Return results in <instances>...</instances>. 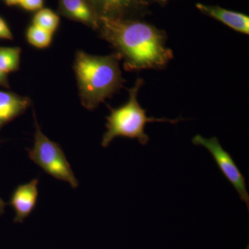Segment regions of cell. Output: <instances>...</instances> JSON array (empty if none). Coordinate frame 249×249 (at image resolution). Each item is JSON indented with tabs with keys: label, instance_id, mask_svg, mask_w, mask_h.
<instances>
[{
	"label": "cell",
	"instance_id": "6da1fadb",
	"mask_svg": "<svg viewBox=\"0 0 249 249\" xmlns=\"http://www.w3.org/2000/svg\"><path fill=\"white\" fill-rule=\"evenodd\" d=\"M97 31L124 60L126 71L160 70L174 58L164 31L143 21L101 18Z\"/></svg>",
	"mask_w": 249,
	"mask_h": 249
},
{
	"label": "cell",
	"instance_id": "7a4b0ae2",
	"mask_svg": "<svg viewBox=\"0 0 249 249\" xmlns=\"http://www.w3.org/2000/svg\"><path fill=\"white\" fill-rule=\"evenodd\" d=\"M120 60L115 53L93 55L77 51L73 69L83 107L93 110L124 87L125 80L119 66Z\"/></svg>",
	"mask_w": 249,
	"mask_h": 249
},
{
	"label": "cell",
	"instance_id": "3957f363",
	"mask_svg": "<svg viewBox=\"0 0 249 249\" xmlns=\"http://www.w3.org/2000/svg\"><path fill=\"white\" fill-rule=\"evenodd\" d=\"M142 78L136 80L134 86L129 90L128 101L121 107L110 108V114L106 118V133L103 135L101 145L104 147L116 137H123L131 139H138L142 145H146L150 137L145 132V124L152 122H169L177 124L181 119L170 120L168 119H156L147 117L146 110L139 105L138 93L143 85Z\"/></svg>",
	"mask_w": 249,
	"mask_h": 249
},
{
	"label": "cell",
	"instance_id": "277c9868",
	"mask_svg": "<svg viewBox=\"0 0 249 249\" xmlns=\"http://www.w3.org/2000/svg\"><path fill=\"white\" fill-rule=\"evenodd\" d=\"M33 114L36 126L35 139L34 146L29 150V159L46 173L68 183L73 188H78L79 183L62 147L43 134L37 123L35 111H33Z\"/></svg>",
	"mask_w": 249,
	"mask_h": 249
},
{
	"label": "cell",
	"instance_id": "5b68a950",
	"mask_svg": "<svg viewBox=\"0 0 249 249\" xmlns=\"http://www.w3.org/2000/svg\"><path fill=\"white\" fill-rule=\"evenodd\" d=\"M192 142L195 145L206 147L211 152L223 175L234 186L240 195V199L245 201L249 209V196L246 186L245 177L237 168L231 156L223 148L218 139L216 137L206 139L198 134L193 137Z\"/></svg>",
	"mask_w": 249,
	"mask_h": 249
},
{
	"label": "cell",
	"instance_id": "8992f818",
	"mask_svg": "<svg viewBox=\"0 0 249 249\" xmlns=\"http://www.w3.org/2000/svg\"><path fill=\"white\" fill-rule=\"evenodd\" d=\"M98 17L133 18L148 4L149 0H88Z\"/></svg>",
	"mask_w": 249,
	"mask_h": 249
},
{
	"label": "cell",
	"instance_id": "52a82bcc",
	"mask_svg": "<svg viewBox=\"0 0 249 249\" xmlns=\"http://www.w3.org/2000/svg\"><path fill=\"white\" fill-rule=\"evenodd\" d=\"M38 178H34L30 182L19 185L14 190L10 204L16 212L15 222H22L35 209L38 196Z\"/></svg>",
	"mask_w": 249,
	"mask_h": 249
},
{
	"label": "cell",
	"instance_id": "ba28073f",
	"mask_svg": "<svg viewBox=\"0 0 249 249\" xmlns=\"http://www.w3.org/2000/svg\"><path fill=\"white\" fill-rule=\"evenodd\" d=\"M58 11L64 17L98 30L99 18L88 0H58Z\"/></svg>",
	"mask_w": 249,
	"mask_h": 249
},
{
	"label": "cell",
	"instance_id": "9c48e42d",
	"mask_svg": "<svg viewBox=\"0 0 249 249\" xmlns=\"http://www.w3.org/2000/svg\"><path fill=\"white\" fill-rule=\"evenodd\" d=\"M196 7L203 14L217 19L233 30L249 35V17L247 15L201 3H197Z\"/></svg>",
	"mask_w": 249,
	"mask_h": 249
},
{
	"label": "cell",
	"instance_id": "30bf717a",
	"mask_svg": "<svg viewBox=\"0 0 249 249\" xmlns=\"http://www.w3.org/2000/svg\"><path fill=\"white\" fill-rule=\"evenodd\" d=\"M31 105V99L27 96L0 90V131L6 124L24 114Z\"/></svg>",
	"mask_w": 249,
	"mask_h": 249
},
{
	"label": "cell",
	"instance_id": "8fae6325",
	"mask_svg": "<svg viewBox=\"0 0 249 249\" xmlns=\"http://www.w3.org/2000/svg\"><path fill=\"white\" fill-rule=\"evenodd\" d=\"M22 49L18 47H0V70L8 73L19 70Z\"/></svg>",
	"mask_w": 249,
	"mask_h": 249
},
{
	"label": "cell",
	"instance_id": "7c38bea8",
	"mask_svg": "<svg viewBox=\"0 0 249 249\" xmlns=\"http://www.w3.org/2000/svg\"><path fill=\"white\" fill-rule=\"evenodd\" d=\"M32 24L54 34L58 29L60 18L52 10L42 9L34 16Z\"/></svg>",
	"mask_w": 249,
	"mask_h": 249
},
{
	"label": "cell",
	"instance_id": "4fadbf2b",
	"mask_svg": "<svg viewBox=\"0 0 249 249\" xmlns=\"http://www.w3.org/2000/svg\"><path fill=\"white\" fill-rule=\"evenodd\" d=\"M53 34L31 24L26 32L27 42L37 49L48 48L53 41Z\"/></svg>",
	"mask_w": 249,
	"mask_h": 249
},
{
	"label": "cell",
	"instance_id": "5bb4252c",
	"mask_svg": "<svg viewBox=\"0 0 249 249\" xmlns=\"http://www.w3.org/2000/svg\"><path fill=\"white\" fill-rule=\"evenodd\" d=\"M19 6L28 11H38L44 6V0H21Z\"/></svg>",
	"mask_w": 249,
	"mask_h": 249
},
{
	"label": "cell",
	"instance_id": "9a60e30c",
	"mask_svg": "<svg viewBox=\"0 0 249 249\" xmlns=\"http://www.w3.org/2000/svg\"><path fill=\"white\" fill-rule=\"evenodd\" d=\"M0 39L9 40H14L12 31L10 29L6 21L1 17H0Z\"/></svg>",
	"mask_w": 249,
	"mask_h": 249
},
{
	"label": "cell",
	"instance_id": "2e32d148",
	"mask_svg": "<svg viewBox=\"0 0 249 249\" xmlns=\"http://www.w3.org/2000/svg\"><path fill=\"white\" fill-rule=\"evenodd\" d=\"M0 87L9 89L10 85L9 80H8V74L4 73L0 70Z\"/></svg>",
	"mask_w": 249,
	"mask_h": 249
},
{
	"label": "cell",
	"instance_id": "e0dca14e",
	"mask_svg": "<svg viewBox=\"0 0 249 249\" xmlns=\"http://www.w3.org/2000/svg\"><path fill=\"white\" fill-rule=\"evenodd\" d=\"M4 1L7 6H12L19 5L21 0H4Z\"/></svg>",
	"mask_w": 249,
	"mask_h": 249
},
{
	"label": "cell",
	"instance_id": "ac0fdd59",
	"mask_svg": "<svg viewBox=\"0 0 249 249\" xmlns=\"http://www.w3.org/2000/svg\"><path fill=\"white\" fill-rule=\"evenodd\" d=\"M6 206H7V204L0 197V215L4 214L5 208Z\"/></svg>",
	"mask_w": 249,
	"mask_h": 249
},
{
	"label": "cell",
	"instance_id": "d6986e66",
	"mask_svg": "<svg viewBox=\"0 0 249 249\" xmlns=\"http://www.w3.org/2000/svg\"><path fill=\"white\" fill-rule=\"evenodd\" d=\"M155 1H157V2L160 3V4H165L166 3L168 0H155Z\"/></svg>",
	"mask_w": 249,
	"mask_h": 249
}]
</instances>
